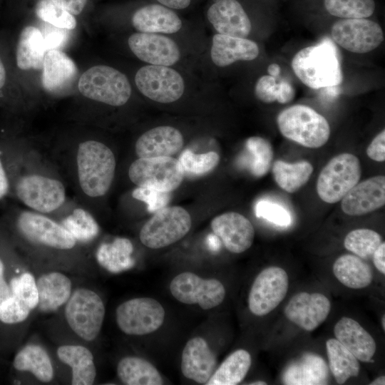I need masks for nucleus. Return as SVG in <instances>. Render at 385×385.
Masks as SVG:
<instances>
[{
    "label": "nucleus",
    "instance_id": "obj_31",
    "mask_svg": "<svg viewBox=\"0 0 385 385\" xmlns=\"http://www.w3.org/2000/svg\"><path fill=\"white\" fill-rule=\"evenodd\" d=\"M13 366L17 371L31 374L41 382H50L54 376V369L48 354L36 344H29L21 349L14 356Z\"/></svg>",
    "mask_w": 385,
    "mask_h": 385
},
{
    "label": "nucleus",
    "instance_id": "obj_5",
    "mask_svg": "<svg viewBox=\"0 0 385 385\" xmlns=\"http://www.w3.org/2000/svg\"><path fill=\"white\" fill-rule=\"evenodd\" d=\"M277 123L286 138L309 148L324 145L330 136L327 119L305 105H294L280 112Z\"/></svg>",
    "mask_w": 385,
    "mask_h": 385
},
{
    "label": "nucleus",
    "instance_id": "obj_55",
    "mask_svg": "<svg viewBox=\"0 0 385 385\" xmlns=\"http://www.w3.org/2000/svg\"><path fill=\"white\" fill-rule=\"evenodd\" d=\"M162 5L174 9H184L189 6L191 0H157Z\"/></svg>",
    "mask_w": 385,
    "mask_h": 385
},
{
    "label": "nucleus",
    "instance_id": "obj_27",
    "mask_svg": "<svg viewBox=\"0 0 385 385\" xmlns=\"http://www.w3.org/2000/svg\"><path fill=\"white\" fill-rule=\"evenodd\" d=\"M42 69V86L51 93L59 92L68 86L78 73L75 62L58 49L46 52Z\"/></svg>",
    "mask_w": 385,
    "mask_h": 385
},
{
    "label": "nucleus",
    "instance_id": "obj_3",
    "mask_svg": "<svg viewBox=\"0 0 385 385\" xmlns=\"http://www.w3.org/2000/svg\"><path fill=\"white\" fill-rule=\"evenodd\" d=\"M291 65L297 77L311 88L337 86L342 81L339 51L327 38L299 51Z\"/></svg>",
    "mask_w": 385,
    "mask_h": 385
},
{
    "label": "nucleus",
    "instance_id": "obj_40",
    "mask_svg": "<svg viewBox=\"0 0 385 385\" xmlns=\"http://www.w3.org/2000/svg\"><path fill=\"white\" fill-rule=\"evenodd\" d=\"M59 222L71 234L78 244L88 245L100 233V226L88 210L76 207Z\"/></svg>",
    "mask_w": 385,
    "mask_h": 385
},
{
    "label": "nucleus",
    "instance_id": "obj_20",
    "mask_svg": "<svg viewBox=\"0 0 385 385\" xmlns=\"http://www.w3.org/2000/svg\"><path fill=\"white\" fill-rule=\"evenodd\" d=\"M385 204V177L376 175L358 183L342 199V211L349 215H362Z\"/></svg>",
    "mask_w": 385,
    "mask_h": 385
},
{
    "label": "nucleus",
    "instance_id": "obj_46",
    "mask_svg": "<svg viewBox=\"0 0 385 385\" xmlns=\"http://www.w3.org/2000/svg\"><path fill=\"white\" fill-rule=\"evenodd\" d=\"M257 217L263 218L277 226L287 227L291 225L292 216L283 206L270 200H261L255 207Z\"/></svg>",
    "mask_w": 385,
    "mask_h": 385
},
{
    "label": "nucleus",
    "instance_id": "obj_1",
    "mask_svg": "<svg viewBox=\"0 0 385 385\" xmlns=\"http://www.w3.org/2000/svg\"><path fill=\"white\" fill-rule=\"evenodd\" d=\"M74 168L78 191L84 198L97 199L109 191L115 173L116 160L103 143L88 139L74 151Z\"/></svg>",
    "mask_w": 385,
    "mask_h": 385
},
{
    "label": "nucleus",
    "instance_id": "obj_50",
    "mask_svg": "<svg viewBox=\"0 0 385 385\" xmlns=\"http://www.w3.org/2000/svg\"><path fill=\"white\" fill-rule=\"evenodd\" d=\"M366 154L374 161L385 160V130L380 132L371 142L366 149Z\"/></svg>",
    "mask_w": 385,
    "mask_h": 385
},
{
    "label": "nucleus",
    "instance_id": "obj_32",
    "mask_svg": "<svg viewBox=\"0 0 385 385\" xmlns=\"http://www.w3.org/2000/svg\"><path fill=\"white\" fill-rule=\"evenodd\" d=\"M328 369L323 359L311 353L290 364L284 373L286 384H324Z\"/></svg>",
    "mask_w": 385,
    "mask_h": 385
},
{
    "label": "nucleus",
    "instance_id": "obj_47",
    "mask_svg": "<svg viewBox=\"0 0 385 385\" xmlns=\"http://www.w3.org/2000/svg\"><path fill=\"white\" fill-rule=\"evenodd\" d=\"M133 198L143 201L148 205L150 212H155L167 206L170 200V193L148 187H138L132 192Z\"/></svg>",
    "mask_w": 385,
    "mask_h": 385
},
{
    "label": "nucleus",
    "instance_id": "obj_37",
    "mask_svg": "<svg viewBox=\"0 0 385 385\" xmlns=\"http://www.w3.org/2000/svg\"><path fill=\"white\" fill-rule=\"evenodd\" d=\"M274 151L271 143L260 136L249 138L245 145V152L240 157L242 165L255 177L265 175L272 164Z\"/></svg>",
    "mask_w": 385,
    "mask_h": 385
},
{
    "label": "nucleus",
    "instance_id": "obj_12",
    "mask_svg": "<svg viewBox=\"0 0 385 385\" xmlns=\"http://www.w3.org/2000/svg\"><path fill=\"white\" fill-rule=\"evenodd\" d=\"M135 82L143 95L160 103L175 102L185 91L182 76L170 66L150 64L143 66L137 71Z\"/></svg>",
    "mask_w": 385,
    "mask_h": 385
},
{
    "label": "nucleus",
    "instance_id": "obj_7",
    "mask_svg": "<svg viewBox=\"0 0 385 385\" xmlns=\"http://www.w3.org/2000/svg\"><path fill=\"white\" fill-rule=\"evenodd\" d=\"M78 90L87 98L112 106L125 104L131 86L125 74L108 66H94L79 78Z\"/></svg>",
    "mask_w": 385,
    "mask_h": 385
},
{
    "label": "nucleus",
    "instance_id": "obj_43",
    "mask_svg": "<svg viewBox=\"0 0 385 385\" xmlns=\"http://www.w3.org/2000/svg\"><path fill=\"white\" fill-rule=\"evenodd\" d=\"M183 172L188 175H202L210 173L220 162V156L215 151L196 154L186 149L178 159Z\"/></svg>",
    "mask_w": 385,
    "mask_h": 385
},
{
    "label": "nucleus",
    "instance_id": "obj_8",
    "mask_svg": "<svg viewBox=\"0 0 385 385\" xmlns=\"http://www.w3.org/2000/svg\"><path fill=\"white\" fill-rule=\"evenodd\" d=\"M191 226V217L185 209L180 206L165 207L143 225L139 237L145 247L160 249L181 240Z\"/></svg>",
    "mask_w": 385,
    "mask_h": 385
},
{
    "label": "nucleus",
    "instance_id": "obj_2",
    "mask_svg": "<svg viewBox=\"0 0 385 385\" xmlns=\"http://www.w3.org/2000/svg\"><path fill=\"white\" fill-rule=\"evenodd\" d=\"M11 193L27 209L48 215L59 210L66 201V186L60 178L38 170H21L19 162Z\"/></svg>",
    "mask_w": 385,
    "mask_h": 385
},
{
    "label": "nucleus",
    "instance_id": "obj_15",
    "mask_svg": "<svg viewBox=\"0 0 385 385\" xmlns=\"http://www.w3.org/2000/svg\"><path fill=\"white\" fill-rule=\"evenodd\" d=\"M332 40L343 48L365 53L376 48L384 41V33L376 22L366 19H343L332 27Z\"/></svg>",
    "mask_w": 385,
    "mask_h": 385
},
{
    "label": "nucleus",
    "instance_id": "obj_18",
    "mask_svg": "<svg viewBox=\"0 0 385 385\" xmlns=\"http://www.w3.org/2000/svg\"><path fill=\"white\" fill-rule=\"evenodd\" d=\"M128 43L137 58L150 65L170 66L180 58L177 43L158 34L134 33L128 38Z\"/></svg>",
    "mask_w": 385,
    "mask_h": 385
},
{
    "label": "nucleus",
    "instance_id": "obj_10",
    "mask_svg": "<svg viewBox=\"0 0 385 385\" xmlns=\"http://www.w3.org/2000/svg\"><path fill=\"white\" fill-rule=\"evenodd\" d=\"M128 177L138 187L170 192L182 183L184 173L178 159L172 157L138 158L130 164Z\"/></svg>",
    "mask_w": 385,
    "mask_h": 385
},
{
    "label": "nucleus",
    "instance_id": "obj_45",
    "mask_svg": "<svg viewBox=\"0 0 385 385\" xmlns=\"http://www.w3.org/2000/svg\"><path fill=\"white\" fill-rule=\"evenodd\" d=\"M21 154L0 146V201L12 191L14 178Z\"/></svg>",
    "mask_w": 385,
    "mask_h": 385
},
{
    "label": "nucleus",
    "instance_id": "obj_41",
    "mask_svg": "<svg viewBox=\"0 0 385 385\" xmlns=\"http://www.w3.org/2000/svg\"><path fill=\"white\" fill-rule=\"evenodd\" d=\"M381 242V236L376 231L359 228L351 230L346 235L344 246L359 257L369 259Z\"/></svg>",
    "mask_w": 385,
    "mask_h": 385
},
{
    "label": "nucleus",
    "instance_id": "obj_60",
    "mask_svg": "<svg viewBox=\"0 0 385 385\" xmlns=\"http://www.w3.org/2000/svg\"><path fill=\"white\" fill-rule=\"evenodd\" d=\"M381 327L384 330H385V315L384 314L381 318Z\"/></svg>",
    "mask_w": 385,
    "mask_h": 385
},
{
    "label": "nucleus",
    "instance_id": "obj_53",
    "mask_svg": "<svg viewBox=\"0 0 385 385\" xmlns=\"http://www.w3.org/2000/svg\"><path fill=\"white\" fill-rule=\"evenodd\" d=\"M5 265L3 260L0 257V306L2 302L11 296L9 283L5 279Z\"/></svg>",
    "mask_w": 385,
    "mask_h": 385
},
{
    "label": "nucleus",
    "instance_id": "obj_36",
    "mask_svg": "<svg viewBox=\"0 0 385 385\" xmlns=\"http://www.w3.org/2000/svg\"><path fill=\"white\" fill-rule=\"evenodd\" d=\"M250 354L237 349L230 354L215 369L207 385H236L246 376L251 366Z\"/></svg>",
    "mask_w": 385,
    "mask_h": 385
},
{
    "label": "nucleus",
    "instance_id": "obj_51",
    "mask_svg": "<svg viewBox=\"0 0 385 385\" xmlns=\"http://www.w3.org/2000/svg\"><path fill=\"white\" fill-rule=\"evenodd\" d=\"M59 6L67 10L68 12L73 15L80 14L86 3L87 0H52Z\"/></svg>",
    "mask_w": 385,
    "mask_h": 385
},
{
    "label": "nucleus",
    "instance_id": "obj_4",
    "mask_svg": "<svg viewBox=\"0 0 385 385\" xmlns=\"http://www.w3.org/2000/svg\"><path fill=\"white\" fill-rule=\"evenodd\" d=\"M11 215L17 234L27 243L56 252H69L78 245L71 234L48 215L29 209L14 210Z\"/></svg>",
    "mask_w": 385,
    "mask_h": 385
},
{
    "label": "nucleus",
    "instance_id": "obj_6",
    "mask_svg": "<svg viewBox=\"0 0 385 385\" xmlns=\"http://www.w3.org/2000/svg\"><path fill=\"white\" fill-rule=\"evenodd\" d=\"M106 308L101 297L93 290L79 287L73 291L64 305L66 322L73 332L86 342L95 340L101 332Z\"/></svg>",
    "mask_w": 385,
    "mask_h": 385
},
{
    "label": "nucleus",
    "instance_id": "obj_57",
    "mask_svg": "<svg viewBox=\"0 0 385 385\" xmlns=\"http://www.w3.org/2000/svg\"><path fill=\"white\" fill-rule=\"evenodd\" d=\"M280 67L277 63H272L270 64L267 68V72L270 76L277 78L279 75L280 73Z\"/></svg>",
    "mask_w": 385,
    "mask_h": 385
},
{
    "label": "nucleus",
    "instance_id": "obj_9",
    "mask_svg": "<svg viewBox=\"0 0 385 385\" xmlns=\"http://www.w3.org/2000/svg\"><path fill=\"white\" fill-rule=\"evenodd\" d=\"M360 177L359 158L351 153H341L321 170L317 183V194L325 202H337L359 183Z\"/></svg>",
    "mask_w": 385,
    "mask_h": 385
},
{
    "label": "nucleus",
    "instance_id": "obj_13",
    "mask_svg": "<svg viewBox=\"0 0 385 385\" xmlns=\"http://www.w3.org/2000/svg\"><path fill=\"white\" fill-rule=\"evenodd\" d=\"M289 288L286 271L277 266L262 270L254 280L248 296V307L256 316H265L284 299Z\"/></svg>",
    "mask_w": 385,
    "mask_h": 385
},
{
    "label": "nucleus",
    "instance_id": "obj_11",
    "mask_svg": "<svg viewBox=\"0 0 385 385\" xmlns=\"http://www.w3.org/2000/svg\"><path fill=\"white\" fill-rule=\"evenodd\" d=\"M165 319V310L157 300L137 297L121 303L115 311L118 328L124 334L143 336L158 330Z\"/></svg>",
    "mask_w": 385,
    "mask_h": 385
},
{
    "label": "nucleus",
    "instance_id": "obj_38",
    "mask_svg": "<svg viewBox=\"0 0 385 385\" xmlns=\"http://www.w3.org/2000/svg\"><path fill=\"white\" fill-rule=\"evenodd\" d=\"M326 349L331 372L339 384L357 376L360 371L359 360L337 339L326 342Z\"/></svg>",
    "mask_w": 385,
    "mask_h": 385
},
{
    "label": "nucleus",
    "instance_id": "obj_16",
    "mask_svg": "<svg viewBox=\"0 0 385 385\" xmlns=\"http://www.w3.org/2000/svg\"><path fill=\"white\" fill-rule=\"evenodd\" d=\"M11 296L0 306V321L16 324L26 321L37 309L38 295L36 282L30 272H24L10 282Z\"/></svg>",
    "mask_w": 385,
    "mask_h": 385
},
{
    "label": "nucleus",
    "instance_id": "obj_25",
    "mask_svg": "<svg viewBox=\"0 0 385 385\" xmlns=\"http://www.w3.org/2000/svg\"><path fill=\"white\" fill-rule=\"evenodd\" d=\"M336 339L358 360L370 362L374 356L376 344L371 335L356 320L342 317L334 327Z\"/></svg>",
    "mask_w": 385,
    "mask_h": 385
},
{
    "label": "nucleus",
    "instance_id": "obj_21",
    "mask_svg": "<svg viewBox=\"0 0 385 385\" xmlns=\"http://www.w3.org/2000/svg\"><path fill=\"white\" fill-rule=\"evenodd\" d=\"M207 16L217 34L246 38L252 25L243 7L237 0H218L207 10Z\"/></svg>",
    "mask_w": 385,
    "mask_h": 385
},
{
    "label": "nucleus",
    "instance_id": "obj_33",
    "mask_svg": "<svg viewBox=\"0 0 385 385\" xmlns=\"http://www.w3.org/2000/svg\"><path fill=\"white\" fill-rule=\"evenodd\" d=\"M335 277L346 287L360 289L369 286L373 279L370 267L361 258L354 255H343L333 264Z\"/></svg>",
    "mask_w": 385,
    "mask_h": 385
},
{
    "label": "nucleus",
    "instance_id": "obj_19",
    "mask_svg": "<svg viewBox=\"0 0 385 385\" xmlns=\"http://www.w3.org/2000/svg\"><path fill=\"white\" fill-rule=\"evenodd\" d=\"M211 228L226 249L232 253H242L252 245L255 228L244 215L227 212L212 219Z\"/></svg>",
    "mask_w": 385,
    "mask_h": 385
},
{
    "label": "nucleus",
    "instance_id": "obj_28",
    "mask_svg": "<svg viewBox=\"0 0 385 385\" xmlns=\"http://www.w3.org/2000/svg\"><path fill=\"white\" fill-rule=\"evenodd\" d=\"M132 24L140 32L151 34H173L182 27V21L175 12L155 4L138 9L132 16Z\"/></svg>",
    "mask_w": 385,
    "mask_h": 385
},
{
    "label": "nucleus",
    "instance_id": "obj_34",
    "mask_svg": "<svg viewBox=\"0 0 385 385\" xmlns=\"http://www.w3.org/2000/svg\"><path fill=\"white\" fill-rule=\"evenodd\" d=\"M133 252V246L130 240L116 237L111 242L101 244L96 257L98 264L106 270L112 273H120L134 266Z\"/></svg>",
    "mask_w": 385,
    "mask_h": 385
},
{
    "label": "nucleus",
    "instance_id": "obj_48",
    "mask_svg": "<svg viewBox=\"0 0 385 385\" xmlns=\"http://www.w3.org/2000/svg\"><path fill=\"white\" fill-rule=\"evenodd\" d=\"M279 91V82L270 75L261 76L255 86V95L260 101L271 103L277 101Z\"/></svg>",
    "mask_w": 385,
    "mask_h": 385
},
{
    "label": "nucleus",
    "instance_id": "obj_52",
    "mask_svg": "<svg viewBox=\"0 0 385 385\" xmlns=\"http://www.w3.org/2000/svg\"><path fill=\"white\" fill-rule=\"evenodd\" d=\"M279 91L277 98V102L282 104H285L291 102L295 96V89L292 85L286 81H282L279 82Z\"/></svg>",
    "mask_w": 385,
    "mask_h": 385
},
{
    "label": "nucleus",
    "instance_id": "obj_58",
    "mask_svg": "<svg viewBox=\"0 0 385 385\" xmlns=\"http://www.w3.org/2000/svg\"><path fill=\"white\" fill-rule=\"evenodd\" d=\"M371 385H384L385 384V377L384 376H381L372 381L370 383Z\"/></svg>",
    "mask_w": 385,
    "mask_h": 385
},
{
    "label": "nucleus",
    "instance_id": "obj_23",
    "mask_svg": "<svg viewBox=\"0 0 385 385\" xmlns=\"http://www.w3.org/2000/svg\"><path fill=\"white\" fill-rule=\"evenodd\" d=\"M184 139L175 128L162 125L150 129L137 140L135 150L140 158L171 157L183 148Z\"/></svg>",
    "mask_w": 385,
    "mask_h": 385
},
{
    "label": "nucleus",
    "instance_id": "obj_39",
    "mask_svg": "<svg viewBox=\"0 0 385 385\" xmlns=\"http://www.w3.org/2000/svg\"><path fill=\"white\" fill-rule=\"evenodd\" d=\"M312 172V165L306 160L289 163L277 160L272 165L275 182L279 188L289 193H294L304 185Z\"/></svg>",
    "mask_w": 385,
    "mask_h": 385
},
{
    "label": "nucleus",
    "instance_id": "obj_24",
    "mask_svg": "<svg viewBox=\"0 0 385 385\" xmlns=\"http://www.w3.org/2000/svg\"><path fill=\"white\" fill-rule=\"evenodd\" d=\"M36 282L38 295L37 309L42 314L58 311L66 304L73 292L71 279L61 272L43 273Z\"/></svg>",
    "mask_w": 385,
    "mask_h": 385
},
{
    "label": "nucleus",
    "instance_id": "obj_14",
    "mask_svg": "<svg viewBox=\"0 0 385 385\" xmlns=\"http://www.w3.org/2000/svg\"><path fill=\"white\" fill-rule=\"evenodd\" d=\"M172 295L186 304H198L203 309L220 305L225 297L223 284L216 279H202L185 272L175 276L170 284Z\"/></svg>",
    "mask_w": 385,
    "mask_h": 385
},
{
    "label": "nucleus",
    "instance_id": "obj_26",
    "mask_svg": "<svg viewBox=\"0 0 385 385\" xmlns=\"http://www.w3.org/2000/svg\"><path fill=\"white\" fill-rule=\"evenodd\" d=\"M258 55L257 44L246 38L220 34L212 37L210 57L219 67H225L238 61H252Z\"/></svg>",
    "mask_w": 385,
    "mask_h": 385
},
{
    "label": "nucleus",
    "instance_id": "obj_59",
    "mask_svg": "<svg viewBox=\"0 0 385 385\" xmlns=\"http://www.w3.org/2000/svg\"><path fill=\"white\" fill-rule=\"evenodd\" d=\"M250 384H252V385H266L267 383L263 381H254L252 383H250Z\"/></svg>",
    "mask_w": 385,
    "mask_h": 385
},
{
    "label": "nucleus",
    "instance_id": "obj_30",
    "mask_svg": "<svg viewBox=\"0 0 385 385\" xmlns=\"http://www.w3.org/2000/svg\"><path fill=\"white\" fill-rule=\"evenodd\" d=\"M40 29L33 26L24 27L19 36L16 49V63L21 70L41 69L46 52Z\"/></svg>",
    "mask_w": 385,
    "mask_h": 385
},
{
    "label": "nucleus",
    "instance_id": "obj_49",
    "mask_svg": "<svg viewBox=\"0 0 385 385\" xmlns=\"http://www.w3.org/2000/svg\"><path fill=\"white\" fill-rule=\"evenodd\" d=\"M44 31L41 33L43 36L46 51L61 48L68 38L70 30L56 27L47 24Z\"/></svg>",
    "mask_w": 385,
    "mask_h": 385
},
{
    "label": "nucleus",
    "instance_id": "obj_56",
    "mask_svg": "<svg viewBox=\"0 0 385 385\" xmlns=\"http://www.w3.org/2000/svg\"><path fill=\"white\" fill-rule=\"evenodd\" d=\"M7 81V71L0 55V92L4 89Z\"/></svg>",
    "mask_w": 385,
    "mask_h": 385
},
{
    "label": "nucleus",
    "instance_id": "obj_22",
    "mask_svg": "<svg viewBox=\"0 0 385 385\" xmlns=\"http://www.w3.org/2000/svg\"><path fill=\"white\" fill-rule=\"evenodd\" d=\"M216 364L215 355L204 339L196 337L186 343L181 356V371L185 377L206 384Z\"/></svg>",
    "mask_w": 385,
    "mask_h": 385
},
{
    "label": "nucleus",
    "instance_id": "obj_54",
    "mask_svg": "<svg viewBox=\"0 0 385 385\" xmlns=\"http://www.w3.org/2000/svg\"><path fill=\"white\" fill-rule=\"evenodd\" d=\"M373 262L375 267L383 274H385V242H381L373 255Z\"/></svg>",
    "mask_w": 385,
    "mask_h": 385
},
{
    "label": "nucleus",
    "instance_id": "obj_17",
    "mask_svg": "<svg viewBox=\"0 0 385 385\" xmlns=\"http://www.w3.org/2000/svg\"><path fill=\"white\" fill-rule=\"evenodd\" d=\"M331 302L323 294L301 292L294 294L284 307L285 317L307 332H312L327 318Z\"/></svg>",
    "mask_w": 385,
    "mask_h": 385
},
{
    "label": "nucleus",
    "instance_id": "obj_35",
    "mask_svg": "<svg viewBox=\"0 0 385 385\" xmlns=\"http://www.w3.org/2000/svg\"><path fill=\"white\" fill-rule=\"evenodd\" d=\"M117 375L126 385H162L164 381L158 369L148 361L133 356L121 359Z\"/></svg>",
    "mask_w": 385,
    "mask_h": 385
},
{
    "label": "nucleus",
    "instance_id": "obj_44",
    "mask_svg": "<svg viewBox=\"0 0 385 385\" xmlns=\"http://www.w3.org/2000/svg\"><path fill=\"white\" fill-rule=\"evenodd\" d=\"M35 11L37 17L56 27L72 30L76 26L74 15L52 0H39Z\"/></svg>",
    "mask_w": 385,
    "mask_h": 385
},
{
    "label": "nucleus",
    "instance_id": "obj_29",
    "mask_svg": "<svg viewBox=\"0 0 385 385\" xmlns=\"http://www.w3.org/2000/svg\"><path fill=\"white\" fill-rule=\"evenodd\" d=\"M58 358L71 369L72 385H91L96 377L92 352L79 344H64L56 351Z\"/></svg>",
    "mask_w": 385,
    "mask_h": 385
},
{
    "label": "nucleus",
    "instance_id": "obj_42",
    "mask_svg": "<svg viewBox=\"0 0 385 385\" xmlns=\"http://www.w3.org/2000/svg\"><path fill=\"white\" fill-rule=\"evenodd\" d=\"M326 10L342 19H366L375 9L374 0H324Z\"/></svg>",
    "mask_w": 385,
    "mask_h": 385
}]
</instances>
